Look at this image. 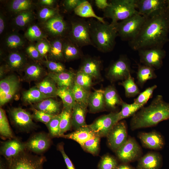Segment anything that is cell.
<instances>
[{
    "label": "cell",
    "mask_w": 169,
    "mask_h": 169,
    "mask_svg": "<svg viewBox=\"0 0 169 169\" xmlns=\"http://www.w3.org/2000/svg\"><path fill=\"white\" fill-rule=\"evenodd\" d=\"M25 72L26 77L28 79L35 80L41 77L44 73V70L39 65L32 64L26 68Z\"/></svg>",
    "instance_id": "42"
},
{
    "label": "cell",
    "mask_w": 169,
    "mask_h": 169,
    "mask_svg": "<svg viewBox=\"0 0 169 169\" xmlns=\"http://www.w3.org/2000/svg\"><path fill=\"white\" fill-rule=\"evenodd\" d=\"M0 134L4 138L10 139L13 137L5 111L2 108L0 109Z\"/></svg>",
    "instance_id": "40"
},
{
    "label": "cell",
    "mask_w": 169,
    "mask_h": 169,
    "mask_svg": "<svg viewBox=\"0 0 169 169\" xmlns=\"http://www.w3.org/2000/svg\"><path fill=\"white\" fill-rule=\"evenodd\" d=\"M169 10L146 18L137 36L129 42L133 50L153 48L163 49L169 40Z\"/></svg>",
    "instance_id": "1"
},
{
    "label": "cell",
    "mask_w": 169,
    "mask_h": 169,
    "mask_svg": "<svg viewBox=\"0 0 169 169\" xmlns=\"http://www.w3.org/2000/svg\"><path fill=\"white\" fill-rule=\"evenodd\" d=\"M163 164L162 156L158 152L151 151L141 156L138 160L136 169H160Z\"/></svg>",
    "instance_id": "20"
},
{
    "label": "cell",
    "mask_w": 169,
    "mask_h": 169,
    "mask_svg": "<svg viewBox=\"0 0 169 169\" xmlns=\"http://www.w3.org/2000/svg\"><path fill=\"white\" fill-rule=\"evenodd\" d=\"M25 144L26 149L36 153H40L49 149L51 141L49 135L40 132L33 136Z\"/></svg>",
    "instance_id": "18"
},
{
    "label": "cell",
    "mask_w": 169,
    "mask_h": 169,
    "mask_svg": "<svg viewBox=\"0 0 169 169\" xmlns=\"http://www.w3.org/2000/svg\"><path fill=\"white\" fill-rule=\"evenodd\" d=\"M92 46L103 53L111 51L118 36L117 23H103L91 18L88 20Z\"/></svg>",
    "instance_id": "3"
},
{
    "label": "cell",
    "mask_w": 169,
    "mask_h": 169,
    "mask_svg": "<svg viewBox=\"0 0 169 169\" xmlns=\"http://www.w3.org/2000/svg\"><path fill=\"white\" fill-rule=\"evenodd\" d=\"M169 119V103L163 96L157 95L148 106L142 107L131 118V129L135 130L155 126L160 122Z\"/></svg>",
    "instance_id": "2"
},
{
    "label": "cell",
    "mask_w": 169,
    "mask_h": 169,
    "mask_svg": "<svg viewBox=\"0 0 169 169\" xmlns=\"http://www.w3.org/2000/svg\"><path fill=\"white\" fill-rule=\"evenodd\" d=\"M100 138L96 136L86 141L80 146L87 152L93 155H96L99 151Z\"/></svg>",
    "instance_id": "45"
},
{
    "label": "cell",
    "mask_w": 169,
    "mask_h": 169,
    "mask_svg": "<svg viewBox=\"0 0 169 169\" xmlns=\"http://www.w3.org/2000/svg\"><path fill=\"white\" fill-rule=\"evenodd\" d=\"M25 36L27 39L32 41H39L44 37L41 29L35 24L31 25L28 28L25 33Z\"/></svg>",
    "instance_id": "44"
},
{
    "label": "cell",
    "mask_w": 169,
    "mask_h": 169,
    "mask_svg": "<svg viewBox=\"0 0 169 169\" xmlns=\"http://www.w3.org/2000/svg\"><path fill=\"white\" fill-rule=\"evenodd\" d=\"M61 113L56 115L46 125L50 135L52 137H59V123Z\"/></svg>",
    "instance_id": "50"
},
{
    "label": "cell",
    "mask_w": 169,
    "mask_h": 169,
    "mask_svg": "<svg viewBox=\"0 0 169 169\" xmlns=\"http://www.w3.org/2000/svg\"><path fill=\"white\" fill-rule=\"evenodd\" d=\"M121 105V110L118 112L119 121L124 119L132 116L140 110L144 105L138 104L134 103L129 104L122 100Z\"/></svg>",
    "instance_id": "32"
},
{
    "label": "cell",
    "mask_w": 169,
    "mask_h": 169,
    "mask_svg": "<svg viewBox=\"0 0 169 169\" xmlns=\"http://www.w3.org/2000/svg\"><path fill=\"white\" fill-rule=\"evenodd\" d=\"M57 147L62 154L67 169H75L72 161L64 151L63 144L62 143L59 144L57 145Z\"/></svg>",
    "instance_id": "56"
},
{
    "label": "cell",
    "mask_w": 169,
    "mask_h": 169,
    "mask_svg": "<svg viewBox=\"0 0 169 169\" xmlns=\"http://www.w3.org/2000/svg\"><path fill=\"white\" fill-rule=\"evenodd\" d=\"M166 8L169 10V0H166Z\"/></svg>",
    "instance_id": "63"
},
{
    "label": "cell",
    "mask_w": 169,
    "mask_h": 169,
    "mask_svg": "<svg viewBox=\"0 0 169 169\" xmlns=\"http://www.w3.org/2000/svg\"><path fill=\"white\" fill-rule=\"evenodd\" d=\"M39 83L37 87L43 94L51 97L57 96V89L55 82L49 77Z\"/></svg>",
    "instance_id": "35"
},
{
    "label": "cell",
    "mask_w": 169,
    "mask_h": 169,
    "mask_svg": "<svg viewBox=\"0 0 169 169\" xmlns=\"http://www.w3.org/2000/svg\"><path fill=\"white\" fill-rule=\"evenodd\" d=\"M85 0H65L63 2L65 9L67 11L74 10Z\"/></svg>",
    "instance_id": "55"
},
{
    "label": "cell",
    "mask_w": 169,
    "mask_h": 169,
    "mask_svg": "<svg viewBox=\"0 0 169 169\" xmlns=\"http://www.w3.org/2000/svg\"><path fill=\"white\" fill-rule=\"evenodd\" d=\"M43 63L51 72L59 73L66 71L64 66L59 62L46 60L43 61Z\"/></svg>",
    "instance_id": "53"
},
{
    "label": "cell",
    "mask_w": 169,
    "mask_h": 169,
    "mask_svg": "<svg viewBox=\"0 0 169 169\" xmlns=\"http://www.w3.org/2000/svg\"><path fill=\"white\" fill-rule=\"evenodd\" d=\"M72 109L66 108L61 113L59 123V137H62L64 133L69 131L72 126Z\"/></svg>",
    "instance_id": "33"
},
{
    "label": "cell",
    "mask_w": 169,
    "mask_h": 169,
    "mask_svg": "<svg viewBox=\"0 0 169 169\" xmlns=\"http://www.w3.org/2000/svg\"><path fill=\"white\" fill-rule=\"evenodd\" d=\"M119 121L117 112H111L104 115L88 125L97 136L101 137L106 136L110 130Z\"/></svg>",
    "instance_id": "11"
},
{
    "label": "cell",
    "mask_w": 169,
    "mask_h": 169,
    "mask_svg": "<svg viewBox=\"0 0 169 169\" xmlns=\"http://www.w3.org/2000/svg\"><path fill=\"white\" fill-rule=\"evenodd\" d=\"M55 115L49 114L36 109H34L33 110V117L37 120L46 124Z\"/></svg>",
    "instance_id": "52"
},
{
    "label": "cell",
    "mask_w": 169,
    "mask_h": 169,
    "mask_svg": "<svg viewBox=\"0 0 169 169\" xmlns=\"http://www.w3.org/2000/svg\"><path fill=\"white\" fill-rule=\"evenodd\" d=\"M130 60L125 55H122L113 62L108 69L106 77L111 82L124 80L131 74Z\"/></svg>",
    "instance_id": "8"
},
{
    "label": "cell",
    "mask_w": 169,
    "mask_h": 169,
    "mask_svg": "<svg viewBox=\"0 0 169 169\" xmlns=\"http://www.w3.org/2000/svg\"><path fill=\"white\" fill-rule=\"evenodd\" d=\"M138 138L143 146L148 149L160 150L163 148L165 145L164 137L156 131L140 133Z\"/></svg>",
    "instance_id": "16"
},
{
    "label": "cell",
    "mask_w": 169,
    "mask_h": 169,
    "mask_svg": "<svg viewBox=\"0 0 169 169\" xmlns=\"http://www.w3.org/2000/svg\"><path fill=\"white\" fill-rule=\"evenodd\" d=\"M122 162L129 163L138 160L142 156L141 149L136 139L128 137L126 142L115 151Z\"/></svg>",
    "instance_id": "9"
},
{
    "label": "cell",
    "mask_w": 169,
    "mask_h": 169,
    "mask_svg": "<svg viewBox=\"0 0 169 169\" xmlns=\"http://www.w3.org/2000/svg\"><path fill=\"white\" fill-rule=\"evenodd\" d=\"M57 95L62 100L64 108L72 110L76 103L71 88L60 87L57 89Z\"/></svg>",
    "instance_id": "31"
},
{
    "label": "cell",
    "mask_w": 169,
    "mask_h": 169,
    "mask_svg": "<svg viewBox=\"0 0 169 169\" xmlns=\"http://www.w3.org/2000/svg\"><path fill=\"white\" fill-rule=\"evenodd\" d=\"M92 78L90 75L78 71L75 74L74 82L80 87L89 91L92 84Z\"/></svg>",
    "instance_id": "43"
},
{
    "label": "cell",
    "mask_w": 169,
    "mask_h": 169,
    "mask_svg": "<svg viewBox=\"0 0 169 169\" xmlns=\"http://www.w3.org/2000/svg\"><path fill=\"white\" fill-rule=\"evenodd\" d=\"M102 63L98 59L90 56L83 58L78 71L91 76L93 78H99L100 75Z\"/></svg>",
    "instance_id": "21"
},
{
    "label": "cell",
    "mask_w": 169,
    "mask_h": 169,
    "mask_svg": "<svg viewBox=\"0 0 169 169\" xmlns=\"http://www.w3.org/2000/svg\"><path fill=\"white\" fill-rule=\"evenodd\" d=\"M114 169H136L129 163H122L118 164Z\"/></svg>",
    "instance_id": "59"
},
{
    "label": "cell",
    "mask_w": 169,
    "mask_h": 169,
    "mask_svg": "<svg viewBox=\"0 0 169 169\" xmlns=\"http://www.w3.org/2000/svg\"><path fill=\"white\" fill-rule=\"evenodd\" d=\"M26 52L32 59H39L41 57L35 45H30L26 48Z\"/></svg>",
    "instance_id": "57"
},
{
    "label": "cell",
    "mask_w": 169,
    "mask_h": 169,
    "mask_svg": "<svg viewBox=\"0 0 169 169\" xmlns=\"http://www.w3.org/2000/svg\"><path fill=\"white\" fill-rule=\"evenodd\" d=\"M32 6L31 1L29 0H14L10 3L9 8L11 11L16 13L30 11Z\"/></svg>",
    "instance_id": "41"
},
{
    "label": "cell",
    "mask_w": 169,
    "mask_h": 169,
    "mask_svg": "<svg viewBox=\"0 0 169 169\" xmlns=\"http://www.w3.org/2000/svg\"><path fill=\"white\" fill-rule=\"evenodd\" d=\"M95 3L96 6L99 9L103 11L109 7L110 4L107 0H95Z\"/></svg>",
    "instance_id": "58"
},
{
    "label": "cell",
    "mask_w": 169,
    "mask_h": 169,
    "mask_svg": "<svg viewBox=\"0 0 169 169\" xmlns=\"http://www.w3.org/2000/svg\"><path fill=\"white\" fill-rule=\"evenodd\" d=\"M96 135L88 125L79 128L71 133L64 135L62 137L72 140L81 145L87 140Z\"/></svg>",
    "instance_id": "23"
},
{
    "label": "cell",
    "mask_w": 169,
    "mask_h": 169,
    "mask_svg": "<svg viewBox=\"0 0 169 169\" xmlns=\"http://www.w3.org/2000/svg\"><path fill=\"white\" fill-rule=\"evenodd\" d=\"M26 149L25 143L13 138L2 143L0 153L8 162L25 151Z\"/></svg>",
    "instance_id": "17"
},
{
    "label": "cell",
    "mask_w": 169,
    "mask_h": 169,
    "mask_svg": "<svg viewBox=\"0 0 169 169\" xmlns=\"http://www.w3.org/2000/svg\"><path fill=\"white\" fill-rule=\"evenodd\" d=\"M119 84L124 88L125 95L127 98L134 97L140 93L139 89L135 83L134 78L131 74L126 79L119 83Z\"/></svg>",
    "instance_id": "34"
},
{
    "label": "cell",
    "mask_w": 169,
    "mask_h": 169,
    "mask_svg": "<svg viewBox=\"0 0 169 169\" xmlns=\"http://www.w3.org/2000/svg\"><path fill=\"white\" fill-rule=\"evenodd\" d=\"M110 5L104 10L105 18L111 19V22L117 23L139 13L136 8V0H111Z\"/></svg>",
    "instance_id": "4"
},
{
    "label": "cell",
    "mask_w": 169,
    "mask_h": 169,
    "mask_svg": "<svg viewBox=\"0 0 169 169\" xmlns=\"http://www.w3.org/2000/svg\"><path fill=\"white\" fill-rule=\"evenodd\" d=\"M38 14L40 19L46 22L59 14L57 9L45 7L41 9L39 11Z\"/></svg>",
    "instance_id": "51"
},
{
    "label": "cell",
    "mask_w": 169,
    "mask_h": 169,
    "mask_svg": "<svg viewBox=\"0 0 169 169\" xmlns=\"http://www.w3.org/2000/svg\"><path fill=\"white\" fill-rule=\"evenodd\" d=\"M88 105L76 102L72 110V126L75 130L87 125L85 115Z\"/></svg>",
    "instance_id": "22"
},
{
    "label": "cell",
    "mask_w": 169,
    "mask_h": 169,
    "mask_svg": "<svg viewBox=\"0 0 169 169\" xmlns=\"http://www.w3.org/2000/svg\"><path fill=\"white\" fill-rule=\"evenodd\" d=\"M136 6L139 14L147 18L165 10L166 0H136Z\"/></svg>",
    "instance_id": "13"
},
{
    "label": "cell",
    "mask_w": 169,
    "mask_h": 169,
    "mask_svg": "<svg viewBox=\"0 0 169 169\" xmlns=\"http://www.w3.org/2000/svg\"><path fill=\"white\" fill-rule=\"evenodd\" d=\"M44 26L50 34L56 38H61L68 30L66 23L59 14L45 22Z\"/></svg>",
    "instance_id": "19"
},
{
    "label": "cell",
    "mask_w": 169,
    "mask_h": 169,
    "mask_svg": "<svg viewBox=\"0 0 169 169\" xmlns=\"http://www.w3.org/2000/svg\"><path fill=\"white\" fill-rule=\"evenodd\" d=\"M56 2L54 0H42L39 2V3L42 5L51 6H53Z\"/></svg>",
    "instance_id": "60"
},
{
    "label": "cell",
    "mask_w": 169,
    "mask_h": 169,
    "mask_svg": "<svg viewBox=\"0 0 169 169\" xmlns=\"http://www.w3.org/2000/svg\"><path fill=\"white\" fill-rule=\"evenodd\" d=\"M140 62L143 65L155 70L160 69L163 65V60L166 55L163 49L153 48L141 49L138 51Z\"/></svg>",
    "instance_id": "10"
},
{
    "label": "cell",
    "mask_w": 169,
    "mask_h": 169,
    "mask_svg": "<svg viewBox=\"0 0 169 169\" xmlns=\"http://www.w3.org/2000/svg\"><path fill=\"white\" fill-rule=\"evenodd\" d=\"M10 115L15 125L21 130L27 131L34 127L31 114L21 108H15L10 111Z\"/></svg>",
    "instance_id": "15"
},
{
    "label": "cell",
    "mask_w": 169,
    "mask_h": 169,
    "mask_svg": "<svg viewBox=\"0 0 169 169\" xmlns=\"http://www.w3.org/2000/svg\"><path fill=\"white\" fill-rule=\"evenodd\" d=\"M0 169H8V166L7 163L6 164L2 160L0 161Z\"/></svg>",
    "instance_id": "62"
},
{
    "label": "cell",
    "mask_w": 169,
    "mask_h": 169,
    "mask_svg": "<svg viewBox=\"0 0 169 169\" xmlns=\"http://www.w3.org/2000/svg\"><path fill=\"white\" fill-rule=\"evenodd\" d=\"M155 70L151 67L143 64L138 65L136 78L137 83L141 88L143 87L147 80L156 78L157 76Z\"/></svg>",
    "instance_id": "28"
},
{
    "label": "cell",
    "mask_w": 169,
    "mask_h": 169,
    "mask_svg": "<svg viewBox=\"0 0 169 169\" xmlns=\"http://www.w3.org/2000/svg\"><path fill=\"white\" fill-rule=\"evenodd\" d=\"M118 165L114 157L110 155H105L100 159L98 165V169H114Z\"/></svg>",
    "instance_id": "49"
},
{
    "label": "cell",
    "mask_w": 169,
    "mask_h": 169,
    "mask_svg": "<svg viewBox=\"0 0 169 169\" xmlns=\"http://www.w3.org/2000/svg\"><path fill=\"white\" fill-rule=\"evenodd\" d=\"M19 87V81L14 75L9 76L0 81V106L4 105L12 99Z\"/></svg>",
    "instance_id": "14"
},
{
    "label": "cell",
    "mask_w": 169,
    "mask_h": 169,
    "mask_svg": "<svg viewBox=\"0 0 169 169\" xmlns=\"http://www.w3.org/2000/svg\"><path fill=\"white\" fill-rule=\"evenodd\" d=\"M106 137L110 148L115 152L126 142L128 138L125 121L120 120L118 122Z\"/></svg>",
    "instance_id": "12"
},
{
    "label": "cell",
    "mask_w": 169,
    "mask_h": 169,
    "mask_svg": "<svg viewBox=\"0 0 169 169\" xmlns=\"http://www.w3.org/2000/svg\"><path fill=\"white\" fill-rule=\"evenodd\" d=\"M69 35V40L80 48L86 46H92L88 20L76 18L71 21Z\"/></svg>",
    "instance_id": "6"
},
{
    "label": "cell",
    "mask_w": 169,
    "mask_h": 169,
    "mask_svg": "<svg viewBox=\"0 0 169 169\" xmlns=\"http://www.w3.org/2000/svg\"><path fill=\"white\" fill-rule=\"evenodd\" d=\"M50 98L51 97L42 93L37 87H32L25 91L23 95V100L29 103L40 102Z\"/></svg>",
    "instance_id": "36"
},
{
    "label": "cell",
    "mask_w": 169,
    "mask_h": 169,
    "mask_svg": "<svg viewBox=\"0 0 169 169\" xmlns=\"http://www.w3.org/2000/svg\"><path fill=\"white\" fill-rule=\"evenodd\" d=\"M8 65L13 70H18L21 69L25 62L24 56L22 54L14 52L11 53L8 59Z\"/></svg>",
    "instance_id": "39"
},
{
    "label": "cell",
    "mask_w": 169,
    "mask_h": 169,
    "mask_svg": "<svg viewBox=\"0 0 169 169\" xmlns=\"http://www.w3.org/2000/svg\"><path fill=\"white\" fill-rule=\"evenodd\" d=\"M36 107V109L53 115L58 114L60 110L59 103L50 98L40 101Z\"/></svg>",
    "instance_id": "30"
},
{
    "label": "cell",
    "mask_w": 169,
    "mask_h": 169,
    "mask_svg": "<svg viewBox=\"0 0 169 169\" xmlns=\"http://www.w3.org/2000/svg\"><path fill=\"white\" fill-rule=\"evenodd\" d=\"M75 74L70 71H64L59 73L51 72L49 76L60 87L71 88L74 82Z\"/></svg>",
    "instance_id": "24"
},
{
    "label": "cell",
    "mask_w": 169,
    "mask_h": 169,
    "mask_svg": "<svg viewBox=\"0 0 169 169\" xmlns=\"http://www.w3.org/2000/svg\"></svg>",
    "instance_id": "64"
},
{
    "label": "cell",
    "mask_w": 169,
    "mask_h": 169,
    "mask_svg": "<svg viewBox=\"0 0 169 169\" xmlns=\"http://www.w3.org/2000/svg\"><path fill=\"white\" fill-rule=\"evenodd\" d=\"M76 102L88 105L89 91L80 87L74 82L71 88Z\"/></svg>",
    "instance_id": "38"
},
{
    "label": "cell",
    "mask_w": 169,
    "mask_h": 169,
    "mask_svg": "<svg viewBox=\"0 0 169 169\" xmlns=\"http://www.w3.org/2000/svg\"><path fill=\"white\" fill-rule=\"evenodd\" d=\"M104 91L105 105L107 108L114 110L121 105L122 100L114 85L108 86Z\"/></svg>",
    "instance_id": "25"
},
{
    "label": "cell",
    "mask_w": 169,
    "mask_h": 169,
    "mask_svg": "<svg viewBox=\"0 0 169 169\" xmlns=\"http://www.w3.org/2000/svg\"><path fill=\"white\" fill-rule=\"evenodd\" d=\"M146 18L139 13L118 22L116 28L118 36L128 42L138 34Z\"/></svg>",
    "instance_id": "5"
},
{
    "label": "cell",
    "mask_w": 169,
    "mask_h": 169,
    "mask_svg": "<svg viewBox=\"0 0 169 169\" xmlns=\"http://www.w3.org/2000/svg\"><path fill=\"white\" fill-rule=\"evenodd\" d=\"M41 57H44L49 53L50 44L45 40L39 41L35 45Z\"/></svg>",
    "instance_id": "54"
},
{
    "label": "cell",
    "mask_w": 169,
    "mask_h": 169,
    "mask_svg": "<svg viewBox=\"0 0 169 169\" xmlns=\"http://www.w3.org/2000/svg\"><path fill=\"white\" fill-rule=\"evenodd\" d=\"M64 41L61 38H57L50 44L49 54L55 60L60 61L64 59L63 52Z\"/></svg>",
    "instance_id": "37"
},
{
    "label": "cell",
    "mask_w": 169,
    "mask_h": 169,
    "mask_svg": "<svg viewBox=\"0 0 169 169\" xmlns=\"http://www.w3.org/2000/svg\"><path fill=\"white\" fill-rule=\"evenodd\" d=\"M157 87V86L154 84L147 88L144 91L140 93L137 97L134 99L133 102L144 105L149 99L152 97L154 91Z\"/></svg>",
    "instance_id": "46"
},
{
    "label": "cell",
    "mask_w": 169,
    "mask_h": 169,
    "mask_svg": "<svg viewBox=\"0 0 169 169\" xmlns=\"http://www.w3.org/2000/svg\"><path fill=\"white\" fill-rule=\"evenodd\" d=\"M25 43L23 37L20 35L13 33L9 35L5 40L7 46L10 49L17 48L23 46Z\"/></svg>",
    "instance_id": "48"
},
{
    "label": "cell",
    "mask_w": 169,
    "mask_h": 169,
    "mask_svg": "<svg viewBox=\"0 0 169 169\" xmlns=\"http://www.w3.org/2000/svg\"><path fill=\"white\" fill-rule=\"evenodd\" d=\"M5 27V19L3 14L0 13V34H1L3 32Z\"/></svg>",
    "instance_id": "61"
},
{
    "label": "cell",
    "mask_w": 169,
    "mask_h": 169,
    "mask_svg": "<svg viewBox=\"0 0 169 169\" xmlns=\"http://www.w3.org/2000/svg\"><path fill=\"white\" fill-rule=\"evenodd\" d=\"M105 105L104 91L102 90H96L90 94L88 105L91 112H95L101 110Z\"/></svg>",
    "instance_id": "26"
},
{
    "label": "cell",
    "mask_w": 169,
    "mask_h": 169,
    "mask_svg": "<svg viewBox=\"0 0 169 169\" xmlns=\"http://www.w3.org/2000/svg\"><path fill=\"white\" fill-rule=\"evenodd\" d=\"M77 15L83 18H95L97 20L105 23L104 18L97 15L93 10L90 3L87 0L79 5L74 11Z\"/></svg>",
    "instance_id": "27"
},
{
    "label": "cell",
    "mask_w": 169,
    "mask_h": 169,
    "mask_svg": "<svg viewBox=\"0 0 169 169\" xmlns=\"http://www.w3.org/2000/svg\"><path fill=\"white\" fill-rule=\"evenodd\" d=\"M46 161L44 156L32 155L24 151L7 163L8 169H44Z\"/></svg>",
    "instance_id": "7"
},
{
    "label": "cell",
    "mask_w": 169,
    "mask_h": 169,
    "mask_svg": "<svg viewBox=\"0 0 169 169\" xmlns=\"http://www.w3.org/2000/svg\"><path fill=\"white\" fill-rule=\"evenodd\" d=\"M33 18V13L30 11L18 13L14 19L15 24L20 28L24 27L29 23Z\"/></svg>",
    "instance_id": "47"
},
{
    "label": "cell",
    "mask_w": 169,
    "mask_h": 169,
    "mask_svg": "<svg viewBox=\"0 0 169 169\" xmlns=\"http://www.w3.org/2000/svg\"><path fill=\"white\" fill-rule=\"evenodd\" d=\"M63 52L64 59L67 60L77 59L82 56L80 48L70 40L64 41Z\"/></svg>",
    "instance_id": "29"
}]
</instances>
